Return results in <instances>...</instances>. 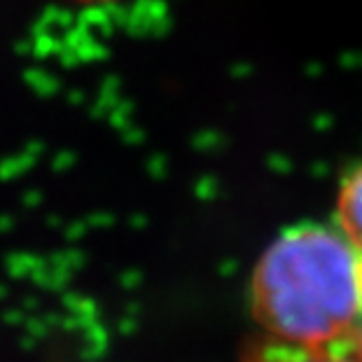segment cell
<instances>
[{"mask_svg": "<svg viewBox=\"0 0 362 362\" xmlns=\"http://www.w3.org/2000/svg\"><path fill=\"white\" fill-rule=\"evenodd\" d=\"M245 362H360L349 346L339 349H292L276 341L262 344Z\"/></svg>", "mask_w": 362, "mask_h": 362, "instance_id": "3", "label": "cell"}, {"mask_svg": "<svg viewBox=\"0 0 362 362\" xmlns=\"http://www.w3.org/2000/svg\"><path fill=\"white\" fill-rule=\"evenodd\" d=\"M346 346H349L353 356H356L362 362V274H360V313H358L356 327H353V334H351L349 344H346Z\"/></svg>", "mask_w": 362, "mask_h": 362, "instance_id": "4", "label": "cell"}, {"mask_svg": "<svg viewBox=\"0 0 362 362\" xmlns=\"http://www.w3.org/2000/svg\"><path fill=\"white\" fill-rule=\"evenodd\" d=\"M337 227L362 255V164L341 182L337 199Z\"/></svg>", "mask_w": 362, "mask_h": 362, "instance_id": "2", "label": "cell"}, {"mask_svg": "<svg viewBox=\"0 0 362 362\" xmlns=\"http://www.w3.org/2000/svg\"><path fill=\"white\" fill-rule=\"evenodd\" d=\"M59 3H68V5H110V3H122V0H59Z\"/></svg>", "mask_w": 362, "mask_h": 362, "instance_id": "5", "label": "cell"}, {"mask_svg": "<svg viewBox=\"0 0 362 362\" xmlns=\"http://www.w3.org/2000/svg\"><path fill=\"white\" fill-rule=\"evenodd\" d=\"M360 252L339 227H290L257 262L252 313L276 344L339 349L349 344L360 313Z\"/></svg>", "mask_w": 362, "mask_h": 362, "instance_id": "1", "label": "cell"}]
</instances>
